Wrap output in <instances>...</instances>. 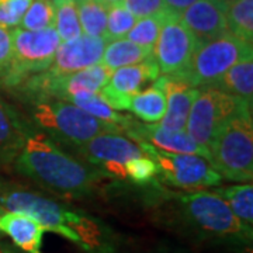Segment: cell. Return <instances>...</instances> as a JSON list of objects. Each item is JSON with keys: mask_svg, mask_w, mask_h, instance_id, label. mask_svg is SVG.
I'll use <instances>...</instances> for the list:
<instances>
[{"mask_svg": "<svg viewBox=\"0 0 253 253\" xmlns=\"http://www.w3.org/2000/svg\"><path fill=\"white\" fill-rule=\"evenodd\" d=\"M161 71L154 58L141 63L114 69L107 84L99 93L100 97L113 110H120L124 97L141 91L149 82L156 81Z\"/></svg>", "mask_w": 253, "mask_h": 253, "instance_id": "14", "label": "cell"}, {"mask_svg": "<svg viewBox=\"0 0 253 253\" xmlns=\"http://www.w3.org/2000/svg\"><path fill=\"white\" fill-rule=\"evenodd\" d=\"M244 111H252V106L245 100L212 86L200 87L191 104L184 131L196 142L208 148L221 128Z\"/></svg>", "mask_w": 253, "mask_h": 253, "instance_id": "8", "label": "cell"}, {"mask_svg": "<svg viewBox=\"0 0 253 253\" xmlns=\"http://www.w3.org/2000/svg\"><path fill=\"white\" fill-rule=\"evenodd\" d=\"M75 154L82 158V161L99 168L106 174L121 177H126L124 166L129 159L144 156V152L135 142H132V139L117 132L94 136L76 148Z\"/></svg>", "mask_w": 253, "mask_h": 253, "instance_id": "10", "label": "cell"}, {"mask_svg": "<svg viewBox=\"0 0 253 253\" xmlns=\"http://www.w3.org/2000/svg\"><path fill=\"white\" fill-rule=\"evenodd\" d=\"M11 58H13V45H11L10 31L0 26V89L10 72Z\"/></svg>", "mask_w": 253, "mask_h": 253, "instance_id": "33", "label": "cell"}, {"mask_svg": "<svg viewBox=\"0 0 253 253\" xmlns=\"http://www.w3.org/2000/svg\"><path fill=\"white\" fill-rule=\"evenodd\" d=\"M54 28L61 41H71L83 36L76 0H54Z\"/></svg>", "mask_w": 253, "mask_h": 253, "instance_id": "24", "label": "cell"}, {"mask_svg": "<svg viewBox=\"0 0 253 253\" xmlns=\"http://www.w3.org/2000/svg\"><path fill=\"white\" fill-rule=\"evenodd\" d=\"M151 58H154L152 48L138 45L135 42L128 41L126 38H120L107 42L101 62L111 71H114L123 66L144 62Z\"/></svg>", "mask_w": 253, "mask_h": 253, "instance_id": "21", "label": "cell"}, {"mask_svg": "<svg viewBox=\"0 0 253 253\" xmlns=\"http://www.w3.org/2000/svg\"><path fill=\"white\" fill-rule=\"evenodd\" d=\"M100 1H101L103 4H106V6L109 7V6H111V4H117V3H121L123 0H100Z\"/></svg>", "mask_w": 253, "mask_h": 253, "instance_id": "36", "label": "cell"}, {"mask_svg": "<svg viewBox=\"0 0 253 253\" xmlns=\"http://www.w3.org/2000/svg\"><path fill=\"white\" fill-rule=\"evenodd\" d=\"M179 20L199 44H204L228 33L226 10L214 0H197L184 10Z\"/></svg>", "mask_w": 253, "mask_h": 253, "instance_id": "17", "label": "cell"}, {"mask_svg": "<svg viewBox=\"0 0 253 253\" xmlns=\"http://www.w3.org/2000/svg\"><path fill=\"white\" fill-rule=\"evenodd\" d=\"M10 36L13 58L9 75L1 86V89L7 91L17 87L30 76L46 71L61 44V38L54 27L40 31L13 28Z\"/></svg>", "mask_w": 253, "mask_h": 253, "instance_id": "7", "label": "cell"}, {"mask_svg": "<svg viewBox=\"0 0 253 253\" xmlns=\"http://www.w3.org/2000/svg\"><path fill=\"white\" fill-rule=\"evenodd\" d=\"M107 42L106 38L90 36L61 41L54 61L46 71L52 75H69L97 65L101 62Z\"/></svg>", "mask_w": 253, "mask_h": 253, "instance_id": "13", "label": "cell"}, {"mask_svg": "<svg viewBox=\"0 0 253 253\" xmlns=\"http://www.w3.org/2000/svg\"><path fill=\"white\" fill-rule=\"evenodd\" d=\"M26 106L30 113V123H34V126L56 144L72 149L79 148L100 134H123L121 128L116 124L93 117L65 100L44 99Z\"/></svg>", "mask_w": 253, "mask_h": 253, "instance_id": "4", "label": "cell"}, {"mask_svg": "<svg viewBox=\"0 0 253 253\" xmlns=\"http://www.w3.org/2000/svg\"><path fill=\"white\" fill-rule=\"evenodd\" d=\"M218 197L225 201L228 207L241 222L252 226L253 224V187L251 183L242 186L218 187L214 190Z\"/></svg>", "mask_w": 253, "mask_h": 253, "instance_id": "23", "label": "cell"}, {"mask_svg": "<svg viewBox=\"0 0 253 253\" xmlns=\"http://www.w3.org/2000/svg\"><path fill=\"white\" fill-rule=\"evenodd\" d=\"M121 4L136 18L149 17L165 11L163 0H123Z\"/></svg>", "mask_w": 253, "mask_h": 253, "instance_id": "32", "label": "cell"}, {"mask_svg": "<svg viewBox=\"0 0 253 253\" xmlns=\"http://www.w3.org/2000/svg\"><path fill=\"white\" fill-rule=\"evenodd\" d=\"M44 232L45 228L26 214L7 211L0 217V234L9 236L24 252L41 253Z\"/></svg>", "mask_w": 253, "mask_h": 253, "instance_id": "18", "label": "cell"}, {"mask_svg": "<svg viewBox=\"0 0 253 253\" xmlns=\"http://www.w3.org/2000/svg\"><path fill=\"white\" fill-rule=\"evenodd\" d=\"M54 27V4L51 0H33L21 18L20 28L28 31H40Z\"/></svg>", "mask_w": 253, "mask_h": 253, "instance_id": "28", "label": "cell"}, {"mask_svg": "<svg viewBox=\"0 0 253 253\" xmlns=\"http://www.w3.org/2000/svg\"><path fill=\"white\" fill-rule=\"evenodd\" d=\"M154 86L161 89L166 97V111L158 124L172 131H184L199 89L191 87L177 75H159Z\"/></svg>", "mask_w": 253, "mask_h": 253, "instance_id": "15", "label": "cell"}, {"mask_svg": "<svg viewBox=\"0 0 253 253\" xmlns=\"http://www.w3.org/2000/svg\"><path fill=\"white\" fill-rule=\"evenodd\" d=\"M82 31L84 36L106 38L107 6L100 0H76Z\"/></svg>", "mask_w": 253, "mask_h": 253, "instance_id": "25", "label": "cell"}, {"mask_svg": "<svg viewBox=\"0 0 253 253\" xmlns=\"http://www.w3.org/2000/svg\"><path fill=\"white\" fill-rule=\"evenodd\" d=\"M196 1L197 0H163V6H165V10L170 13L172 16L180 17L181 13L191 4H194Z\"/></svg>", "mask_w": 253, "mask_h": 253, "instance_id": "34", "label": "cell"}, {"mask_svg": "<svg viewBox=\"0 0 253 253\" xmlns=\"http://www.w3.org/2000/svg\"><path fill=\"white\" fill-rule=\"evenodd\" d=\"M170 13H168L166 10L155 14V16H149V17L138 18L135 26L131 28V31L126 36V38L131 42H135L138 45L146 46V48H154L155 42L159 37V33L162 30L163 23L168 18Z\"/></svg>", "mask_w": 253, "mask_h": 253, "instance_id": "27", "label": "cell"}, {"mask_svg": "<svg viewBox=\"0 0 253 253\" xmlns=\"http://www.w3.org/2000/svg\"><path fill=\"white\" fill-rule=\"evenodd\" d=\"M218 90L236 96L252 106L253 99V54L242 58L231 66L217 82L211 84Z\"/></svg>", "mask_w": 253, "mask_h": 253, "instance_id": "19", "label": "cell"}, {"mask_svg": "<svg viewBox=\"0 0 253 253\" xmlns=\"http://www.w3.org/2000/svg\"><path fill=\"white\" fill-rule=\"evenodd\" d=\"M3 212H4V210H3V207L0 206V217H1V214H3Z\"/></svg>", "mask_w": 253, "mask_h": 253, "instance_id": "38", "label": "cell"}, {"mask_svg": "<svg viewBox=\"0 0 253 253\" xmlns=\"http://www.w3.org/2000/svg\"><path fill=\"white\" fill-rule=\"evenodd\" d=\"M120 110L131 111L144 123H159L166 111V97L161 89L152 86L124 97Z\"/></svg>", "mask_w": 253, "mask_h": 253, "instance_id": "20", "label": "cell"}, {"mask_svg": "<svg viewBox=\"0 0 253 253\" xmlns=\"http://www.w3.org/2000/svg\"><path fill=\"white\" fill-rule=\"evenodd\" d=\"M210 163L226 180L248 183L253 179V126L251 111L231 118L211 144Z\"/></svg>", "mask_w": 253, "mask_h": 253, "instance_id": "5", "label": "cell"}, {"mask_svg": "<svg viewBox=\"0 0 253 253\" xmlns=\"http://www.w3.org/2000/svg\"><path fill=\"white\" fill-rule=\"evenodd\" d=\"M33 0H0V26L16 28L30 7Z\"/></svg>", "mask_w": 253, "mask_h": 253, "instance_id": "31", "label": "cell"}, {"mask_svg": "<svg viewBox=\"0 0 253 253\" xmlns=\"http://www.w3.org/2000/svg\"><path fill=\"white\" fill-rule=\"evenodd\" d=\"M228 31L246 42H253V0H236L226 9Z\"/></svg>", "mask_w": 253, "mask_h": 253, "instance_id": "26", "label": "cell"}, {"mask_svg": "<svg viewBox=\"0 0 253 253\" xmlns=\"http://www.w3.org/2000/svg\"><path fill=\"white\" fill-rule=\"evenodd\" d=\"M97 253H118L114 248H113V245L111 246H109V248H106L104 251H101V252H97Z\"/></svg>", "mask_w": 253, "mask_h": 253, "instance_id": "37", "label": "cell"}, {"mask_svg": "<svg viewBox=\"0 0 253 253\" xmlns=\"http://www.w3.org/2000/svg\"><path fill=\"white\" fill-rule=\"evenodd\" d=\"M34 131L27 118L0 96V172L13 166Z\"/></svg>", "mask_w": 253, "mask_h": 253, "instance_id": "16", "label": "cell"}, {"mask_svg": "<svg viewBox=\"0 0 253 253\" xmlns=\"http://www.w3.org/2000/svg\"><path fill=\"white\" fill-rule=\"evenodd\" d=\"M253 54L252 44L238 38L229 31L196 46L189 65L179 73L191 87H206L217 82L238 61Z\"/></svg>", "mask_w": 253, "mask_h": 253, "instance_id": "6", "label": "cell"}, {"mask_svg": "<svg viewBox=\"0 0 253 253\" xmlns=\"http://www.w3.org/2000/svg\"><path fill=\"white\" fill-rule=\"evenodd\" d=\"M196 46V38L179 17L169 14L152 48V55L162 75H174L189 65Z\"/></svg>", "mask_w": 253, "mask_h": 253, "instance_id": "11", "label": "cell"}, {"mask_svg": "<svg viewBox=\"0 0 253 253\" xmlns=\"http://www.w3.org/2000/svg\"><path fill=\"white\" fill-rule=\"evenodd\" d=\"M138 18L121 4H111L107 7V30H106V40L114 41L120 38H126V36L135 26Z\"/></svg>", "mask_w": 253, "mask_h": 253, "instance_id": "29", "label": "cell"}, {"mask_svg": "<svg viewBox=\"0 0 253 253\" xmlns=\"http://www.w3.org/2000/svg\"><path fill=\"white\" fill-rule=\"evenodd\" d=\"M174 197V204L168 210V224L183 234L201 241L252 242V226L241 222L215 193L197 190Z\"/></svg>", "mask_w": 253, "mask_h": 253, "instance_id": "3", "label": "cell"}, {"mask_svg": "<svg viewBox=\"0 0 253 253\" xmlns=\"http://www.w3.org/2000/svg\"><path fill=\"white\" fill-rule=\"evenodd\" d=\"M65 101L72 103L76 107H79L83 111L89 113L93 117L103 120V121H107V123H111V124H116V126L121 128V131H123V126H126L128 118H129V116L118 114L116 110L111 109L109 104L100 97L99 93H90V91L81 90L72 94V96H69Z\"/></svg>", "mask_w": 253, "mask_h": 253, "instance_id": "22", "label": "cell"}, {"mask_svg": "<svg viewBox=\"0 0 253 253\" xmlns=\"http://www.w3.org/2000/svg\"><path fill=\"white\" fill-rule=\"evenodd\" d=\"M14 170L58 196H90L106 173L90 163L65 154L42 132L34 131L17 159Z\"/></svg>", "mask_w": 253, "mask_h": 253, "instance_id": "1", "label": "cell"}, {"mask_svg": "<svg viewBox=\"0 0 253 253\" xmlns=\"http://www.w3.org/2000/svg\"><path fill=\"white\" fill-rule=\"evenodd\" d=\"M123 132H126L129 139L136 142L145 141L162 151L173 154L199 155L210 162L208 148L196 142L186 131H172L163 128L158 123H139L129 117L126 126H123Z\"/></svg>", "mask_w": 253, "mask_h": 253, "instance_id": "12", "label": "cell"}, {"mask_svg": "<svg viewBox=\"0 0 253 253\" xmlns=\"http://www.w3.org/2000/svg\"><path fill=\"white\" fill-rule=\"evenodd\" d=\"M214 1H215L217 4H219L222 9L226 10L229 6H231V4H232V3H234V1H236V0H214Z\"/></svg>", "mask_w": 253, "mask_h": 253, "instance_id": "35", "label": "cell"}, {"mask_svg": "<svg viewBox=\"0 0 253 253\" xmlns=\"http://www.w3.org/2000/svg\"><path fill=\"white\" fill-rule=\"evenodd\" d=\"M0 206L4 211L21 212L34 218L45 231L66 238L89 253L101 252L111 246L107 234L97 221L68 210L58 201L46 197L36 190L27 189L16 181L0 177Z\"/></svg>", "mask_w": 253, "mask_h": 253, "instance_id": "2", "label": "cell"}, {"mask_svg": "<svg viewBox=\"0 0 253 253\" xmlns=\"http://www.w3.org/2000/svg\"><path fill=\"white\" fill-rule=\"evenodd\" d=\"M158 168V176L169 186L184 190H200L218 186L222 177L206 158L199 155L173 154L145 141L136 142Z\"/></svg>", "mask_w": 253, "mask_h": 253, "instance_id": "9", "label": "cell"}, {"mask_svg": "<svg viewBox=\"0 0 253 253\" xmlns=\"http://www.w3.org/2000/svg\"><path fill=\"white\" fill-rule=\"evenodd\" d=\"M124 169H126V176H128L131 180L139 186L148 184L158 176L156 165L151 158H146V156L129 159L126 163Z\"/></svg>", "mask_w": 253, "mask_h": 253, "instance_id": "30", "label": "cell"}]
</instances>
